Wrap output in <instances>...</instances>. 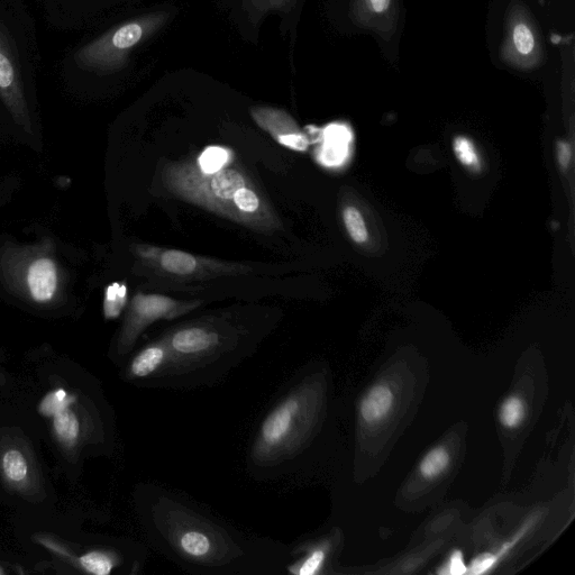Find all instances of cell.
Here are the masks:
<instances>
[{
    "instance_id": "6da1fadb",
    "label": "cell",
    "mask_w": 575,
    "mask_h": 575,
    "mask_svg": "<svg viewBox=\"0 0 575 575\" xmlns=\"http://www.w3.org/2000/svg\"><path fill=\"white\" fill-rule=\"evenodd\" d=\"M134 506L146 543L194 575H279L290 546L249 536L195 500L154 483H140Z\"/></svg>"
},
{
    "instance_id": "7a4b0ae2",
    "label": "cell",
    "mask_w": 575,
    "mask_h": 575,
    "mask_svg": "<svg viewBox=\"0 0 575 575\" xmlns=\"http://www.w3.org/2000/svg\"><path fill=\"white\" fill-rule=\"evenodd\" d=\"M322 380L309 369L296 373L262 417L246 455L257 481L297 476L318 434L324 409Z\"/></svg>"
},
{
    "instance_id": "3957f363",
    "label": "cell",
    "mask_w": 575,
    "mask_h": 575,
    "mask_svg": "<svg viewBox=\"0 0 575 575\" xmlns=\"http://www.w3.org/2000/svg\"><path fill=\"white\" fill-rule=\"evenodd\" d=\"M162 180L171 194L235 223L258 231H273L280 226L257 185L231 163L213 173L200 170L196 161L169 163Z\"/></svg>"
},
{
    "instance_id": "277c9868",
    "label": "cell",
    "mask_w": 575,
    "mask_h": 575,
    "mask_svg": "<svg viewBox=\"0 0 575 575\" xmlns=\"http://www.w3.org/2000/svg\"><path fill=\"white\" fill-rule=\"evenodd\" d=\"M36 413L48 426L54 444L67 455L88 449L113 450L112 410L104 400L90 401L79 390L65 385L51 387L41 396Z\"/></svg>"
},
{
    "instance_id": "5b68a950",
    "label": "cell",
    "mask_w": 575,
    "mask_h": 575,
    "mask_svg": "<svg viewBox=\"0 0 575 575\" xmlns=\"http://www.w3.org/2000/svg\"><path fill=\"white\" fill-rule=\"evenodd\" d=\"M0 279L32 304H53L63 291L56 243L50 237L29 245L6 243L0 249Z\"/></svg>"
},
{
    "instance_id": "8992f818",
    "label": "cell",
    "mask_w": 575,
    "mask_h": 575,
    "mask_svg": "<svg viewBox=\"0 0 575 575\" xmlns=\"http://www.w3.org/2000/svg\"><path fill=\"white\" fill-rule=\"evenodd\" d=\"M195 306L194 304H182L175 299L161 295H136L114 344L113 361L118 367H122L125 361L131 357L136 343L146 328L160 319L170 321V319L189 312Z\"/></svg>"
},
{
    "instance_id": "52a82bcc",
    "label": "cell",
    "mask_w": 575,
    "mask_h": 575,
    "mask_svg": "<svg viewBox=\"0 0 575 575\" xmlns=\"http://www.w3.org/2000/svg\"><path fill=\"white\" fill-rule=\"evenodd\" d=\"M143 29L138 23L125 24L102 39L86 45L76 53L75 61L81 69L103 71L112 68L122 58V52L134 47L142 39Z\"/></svg>"
},
{
    "instance_id": "ba28073f",
    "label": "cell",
    "mask_w": 575,
    "mask_h": 575,
    "mask_svg": "<svg viewBox=\"0 0 575 575\" xmlns=\"http://www.w3.org/2000/svg\"><path fill=\"white\" fill-rule=\"evenodd\" d=\"M0 98L18 126L32 133V120L22 85L20 69L6 35L0 30Z\"/></svg>"
},
{
    "instance_id": "9c48e42d",
    "label": "cell",
    "mask_w": 575,
    "mask_h": 575,
    "mask_svg": "<svg viewBox=\"0 0 575 575\" xmlns=\"http://www.w3.org/2000/svg\"><path fill=\"white\" fill-rule=\"evenodd\" d=\"M0 481L16 494L29 495L35 486L34 462L18 441L0 444Z\"/></svg>"
},
{
    "instance_id": "30bf717a",
    "label": "cell",
    "mask_w": 575,
    "mask_h": 575,
    "mask_svg": "<svg viewBox=\"0 0 575 575\" xmlns=\"http://www.w3.org/2000/svg\"><path fill=\"white\" fill-rule=\"evenodd\" d=\"M169 363V349L166 340L161 339L145 345L129 357L122 365L123 380L140 388H150L161 377Z\"/></svg>"
},
{
    "instance_id": "8fae6325",
    "label": "cell",
    "mask_w": 575,
    "mask_h": 575,
    "mask_svg": "<svg viewBox=\"0 0 575 575\" xmlns=\"http://www.w3.org/2000/svg\"><path fill=\"white\" fill-rule=\"evenodd\" d=\"M253 117L264 131L273 139L290 150L305 152L309 148L307 136L301 132L297 124L286 113L273 109H257Z\"/></svg>"
},
{
    "instance_id": "7c38bea8",
    "label": "cell",
    "mask_w": 575,
    "mask_h": 575,
    "mask_svg": "<svg viewBox=\"0 0 575 575\" xmlns=\"http://www.w3.org/2000/svg\"><path fill=\"white\" fill-rule=\"evenodd\" d=\"M139 253L143 259L150 260L157 264L163 272L168 275L189 278L195 275H202L206 266L203 259H198L195 255L179 250H155L148 248L145 251L141 248Z\"/></svg>"
},
{
    "instance_id": "4fadbf2b",
    "label": "cell",
    "mask_w": 575,
    "mask_h": 575,
    "mask_svg": "<svg viewBox=\"0 0 575 575\" xmlns=\"http://www.w3.org/2000/svg\"><path fill=\"white\" fill-rule=\"evenodd\" d=\"M395 404L394 391L385 383L373 386L362 398L360 416L362 422L377 425L389 416Z\"/></svg>"
},
{
    "instance_id": "5bb4252c",
    "label": "cell",
    "mask_w": 575,
    "mask_h": 575,
    "mask_svg": "<svg viewBox=\"0 0 575 575\" xmlns=\"http://www.w3.org/2000/svg\"><path fill=\"white\" fill-rule=\"evenodd\" d=\"M351 132L343 125H331L325 131L326 143L321 158L324 163L335 166L348 155Z\"/></svg>"
},
{
    "instance_id": "9a60e30c",
    "label": "cell",
    "mask_w": 575,
    "mask_h": 575,
    "mask_svg": "<svg viewBox=\"0 0 575 575\" xmlns=\"http://www.w3.org/2000/svg\"><path fill=\"white\" fill-rule=\"evenodd\" d=\"M525 416L526 405L518 396L508 397L499 408V421L507 430H514L522 425Z\"/></svg>"
},
{
    "instance_id": "2e32d148",
    "label": "cell",
    "mask_w": 575,
    "mask_h": 575,
    "mask_svg": "<svg viewBox=\"0 0 575 575\" xmlns=\"http://www.w3.org/2000/svg\"><path fill=\"white\" fill-rule=\"evenodd\" d=\"M451 455L445 447H435L425 455V458L419 464V471L426 479H434L449 468Z\"/></svg>"
},
{
    "instance_id": "e0dca14e",
    "label": "cell",
    "mask_w": 575,
    "mask_h": 575,
    "mask_svg": "<svg viewBox=\"0 0 575 575\" xmlns=\"http://www.w3.org/2000/svg\"><path fill=\"white\" fill-rule=\"evenodd\" d=\"M343 221L352 241L357 244L367 243L369 232L364 217L357 207L348 206L343 211Z\"/></svg>"
},
{
    "instance_id": "ac0fdd59",
    "label": "cell",
    "mask_w": 575,
    "mask_h": 575,
    "mask_svg": "<svg viewBox=\"0 0 575 575\" xmlns=\"http://www.w3.org/2000/svg\"><path fill=\"white\" fill-rule=\"evenodd\" d=\"M127 301V289L123 284H112L106 289L104 300V315L106 319L120 317Z\"/></svg>"
},
{
    "instance_id": "d6986e66",
    "label": "cell",
    "mask_w": 575,
    "mask_h": 575,
    "mask_svg": "<svg viewBox=\"0 0 575 575\" xmlns=\"http://www.w3.org/2000/svg\"><path fill=\"white\" fill-rule=\"evenodd\" d=\"M196 162L200 170L213 173L231 163V153L224 148H219V146H212L200 154Z\"/></svg>"
},
{
    "instance_id": "ffe728a7",
    "label": "cell",
    "mask_w": 575,
    "mask_h": 575,
    "mask_svg": "<svg viewBox=\"0 0 575 575\" xmlns=\"http://www.w3.org/2000/svg\"><path fill=\"white\" fill-rule=\"evenodd\" d=\"M511 38H513L514 48L520 56H529L534 52L536 47L535 35L526 23L515 24Z\"/></svg>"
},
{
    "instance_id": "44dd1931",
    "label": "cell",
    "mask_w": 575,
    "mask_h": 575,
    "mask_svg": "<svg viewBox=\"0 0 575 575\" xmlns=\"http://www.w3.org/2000/svg\"><path fill=\"white\" fill-rule=\"evenodd\" d=\"M453 149L456 158H458L462 166L472 169L480 167L476 146H474L470 139L464 138V136H459V138L454 140Z\"/></svg>"
},
{
    "instance_id": "7402d4cb",
    "label": "cell",
    "mask_w": 575,
    "mask_h": 575,
    "mask_svg": "<svg viewBox=\"0 0 575 575\" xmlns=\"http://www.w3.org/2000/svg\"><path fill=\"white\" fill-rule=\"evenodd\" d=\"M498 560L497 554H482L471 562L468 573L473 575L485 574L495 567Z\"/></svg>"
},
{
    "instance_id": "603a6c76",
    "label": "cell",
    "mask_w": 575,
    "mask_h": 575,
    "mask_svg": "<svg viewBox=\"0 0 575 575\" xmlns=\"http://www.w3.org/2000/svg\"><path fill=\"white\" fill-rule=\"evenodd\" d=\"M440 573L451 575L467 574L468 567L464 562L463 554L460 551L453 552L450 556L449 563L445 565V568L440 571Z\"/></svg>"
},
{
    "instance_id": "cb8c5ba5",
    "label": "cell",
    "mask_w": 575,
    "mask_h": 575,
    "mask_svg": "<svg viewBox=\"0 0 575 575\" xmlns=\"http://www.w3.org/2000/svg\"><path fill=\"white\" fill-rule=\"evenodd\" d=\"M558 161L562 169H568L572 159L571 145L568 142L560 141L558 143Z\"/></svg>"
},
{
    "instance_id": "d4e9b609",
    "label": "cell",
    "mask_w": 575,
    "mask_h": 575,
    "mask_svg": "<svg viewBox=\"0 0 575 575\" xmlns=\"http://www.w3.org/2000/svg\"><path fill=\"white\" fill-rule=\"evenodd\" d=\"M372 12L383 14L390 8L392 0H367Z\"/></svg>"
},
{
    "instance_id": "484cf974",
    "label": "cell",
    "mask_w": 575,
    "mask_h": 575,
    "mask_svg": "<svg viewBox=\"0 0 575 575\" xmlns=\"http://www.w3.org/2000/svg\"><path fill=\"white\" fill-rule=\"evenodd\" d=\"M6 571L5 569L2 567V565H0V575H5Z\"/></svg>"
}]
</instances>
